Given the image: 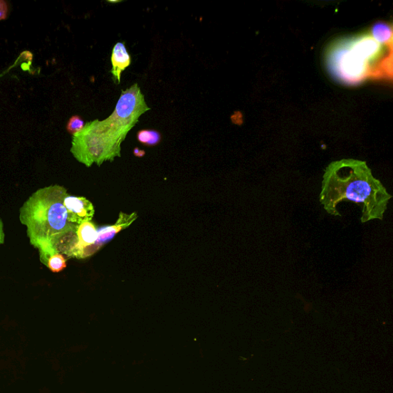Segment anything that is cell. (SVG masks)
I'll return each instance as SVG.
<instances>
[{"mask_svg":"<svg viewBox=\"0 0 393 393\" xmlns=\"http://www.w3.org/2000/svg\"><path fill=\"white\" fill-rule=\"evenodd\" d=\"M67 195L63 186H48L34 192L19 209V221L26 226L29 242L45 266L56 253L73 258L77 247L78 225L68 220L64 206Z\"/></svg>","mask_w":393,"mask_h":393,"instance_id":"6da1fadb","label":"cell"},{"mask_svg":"<svg viewBox=\"0 0 393 393\" xmlns=\"http://www.w3.org/2000/svg\"><path fill=\"white\" fill-rule=\"evenodd\" d=\"M137 83L122 92L115 110L105 120H94L73 135L71 152L86 167L101 166L121 157V146L127 133L150 111Z\"/></svg>","mask_w":393,"mask_h":393,"instance_id":"7a4b0ae2","label":"cell"},{"mask_svg":"<svg viewBox=\"0 0 393 393\" xmlns=\"http://www.w3.org/2000/svg\"><path fill=\"white\" fill-rule=\"evenodd\" d=\"M391 199L392 195L372 175L366 162L356 159L332 162L324 172L320 201L331 215L340 217L338 204L352 201L361 206L362 223L382 221Z\"/></svg>","mask_w":393,"mask_h":393,"instance_id":"3957f363","label":"cell"},{"mask_svg":"<svg viewBox=\"0 0 393 393\" xmlns=\"http://www.w3.org/2000/svg\"><path fill=\"white\" fill-rule=\"evenodd\" d=\"M392 46L381 45L372 36L357 39L340 55L336 62L337 72L342 80L357 83L370 75H376L371 67L377 58L387 56L384 48Z\"/></svg>","mask_w":393,"mask_h":393,"instance_id":"277c9868","label":"cell"},{"mask_svg":"<svg viewBox=\"0 0 393 393\" xmlns=\"http://www.w3.org/2000/svg\"><path fill=\"white\" fill-rule=\"evenodd\" d=\"M137 216L135 213L127 214L120 212V218L117 222L112 226H106L98 231V239L90 247L85 248L80 253L78 259H85L93 256L98 250H100L103 246L111 241L115 236L121 231L126 229L137 219Z\"/></svg>","mask_w":393,"mask_h":393,"instance_id":"5b68a950","label":"cell"},{"mask_svg":"<svg viewBox=\"0 0 393 393\" xmlns=\"http://www.w3.org/2000/svg\"><path fill=\"white\" fill-rule=\"evenodd\" d=\"M68 221L80 225L91 221L95 214L94 206L84 197L67 195L64 200Z\"/></svg>","mask_w":393,"mask_h":393,"instance_id":"8992f818","label":"cell"},{"mask_svg":"<svg viewBox=\"0 0 393 393\" xmlns=\"http://www.w3.org/2000/svg\"><path fill=\"white\" fill-rule=\"evenodd\" d=\"M111 61L113 80L120 84L122 73L131 65V56L123 43L119 42L115 44L112 49Z\"/></svg>","mask_w":393,"mask_h":393,"instance_id":"52a82bcc","label":"cell"},{"mask_svg":"<svg viewBox=\"0 0 393 393\" xmlns=\"http://www.w3.org/2000/svg\"><path fill=\"white\" fill-rule=\"evenodd\" d=\"M76 233L78 236V244L73 258L78 259L81 252L96 241L98 239V230L93 222L87 221L78 225Z\"/></svg>","mask_w":393,"mask_h":393,"instance_id":"ba28073f","label":"cell"},{"mask_svg":"<svg viewBox=\"0 0 393 393\" xmlns=\"http://www.w3.org/2000/svg\"><path fill=\"white\" fill-rule=\"evenodd\" d=\"M371 36L381 45L389 46L392 43V27L386 23H377L373 26Z\"/></svg>","mask_w":393,"mask_h":393,"instance_id":"9c48e42d","label":"cell"},{"mask_svg":"<svg viewBox=\"0 0 393 393\" xmlns=\"http://www.w3.org/2000/svg\"><path fill=\"white\" fill-rule=\"evenodd\" d=\"M137 139L145 145L154 146L160 142L162 136L159 132L144 130L137 132Z\"/></svg>","mask_w":393,"mask_h":393,"instance_id":"30bf717a","label":"cell"},{"mask_svg":"<svg viewBox=\"0 0 393 393\" xmlns=\"http://www.w3.org/2000/svg\"><path fill=\"white\" fill-rule=\"evenodd\" d=\"M67 259L60 253H56L48 258L46 267L53 273H60L66 269Z\"/></svg>","mask_w":393,"mask_h":393,"instance_id":"8fae6325","label":"cell"},{"mask_svg":"<svg viewBox=\"0 0 393 393\" xmlns=\"http://www.w3.org/2000/svg\"><path fill=\"white\" fill-rule=\"evenodd\" d=\"M84 121L80 116L74 115L71 117L67 124V131L74 135L80 132L85 126Z\"/></svg>","mask_w":393,"mask_h":393,"instance_id":"7c38bea8","label":"cell"},{"mask_svg":"<svg viewBox=\"0 0 393 393\" xmlns=\"http://www.w3.org/2000/svg\"><path fill=\"white\" fill-rule=\"evenodd\" d=\"M9 13L8 4L4 0H0V21L6 19Z\"/></svg>","mask_w":393,"mask_h":393,"instance_id":"4fadbf2b","label":"cell"},{"mask_svg":"<svg viewBox=\"0 0 393 393\" xmlns=\"http://www.w3.org/2000/svg\"><path fill=\"white\" fill-rule=\"evenodd\" d=\"M6 234L4 232V225L1 219H0V245L4 244L5 242Z\"/></svg>","mask_w":393,"mask_h":393,"instance_id":"5bb4252c","label":"cell"},{"mask_svg":"<svg viewBox=\"0 0 393 393\" xmlns=\"http://www.w3.org/2000/svg\"><path fill=\"white\" fill-rule=\"evenodd\" d=\"M134 154L136 157H139V158H142V157H143L145 154V152L142 150H140L139 149H135Z\"/></svg>","mask_w":393,"mask_h":393,"instance_id":"9a60e30c","label":"cell"}]
</instances>
